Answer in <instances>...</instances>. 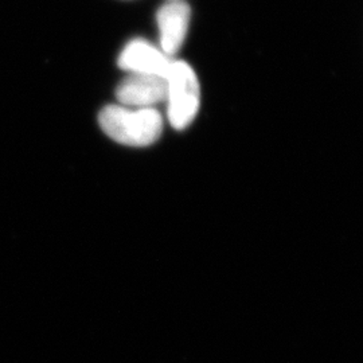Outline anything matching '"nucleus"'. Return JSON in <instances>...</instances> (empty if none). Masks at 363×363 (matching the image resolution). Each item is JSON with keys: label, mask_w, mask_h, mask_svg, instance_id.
<instances>
[{"label": "nucleus", "mask_w": 363, "mask_h": 363, "mask_svg": "<svg viewBox=\"0 0 363 363\" xmlns=\"http://www.w3.org/2000/svg\"><path fill=\"white\" fill-rule=\"evenodd\" d=\"M99 123L112 140L130 147H148L163 132V117L156 108L106 105L99 115Z\"/></svg>", "instance_id": "nucleus-1"}, {"label": "nucleus", "mask_w": 363, "mask_h": 363, "mask_svg": "<svg viewBox=\"0 0 363 363\" xmlns=\"http://www.w3.org/2000/svg\"><path fill=\"white\" fill-rule=\"evenodd\" d=\"M167 116L175 130L187 128L201 104V88L194 69L181 60H172L166 73Z\"/></svg>", "instance_id": "nucleus-2"}, {"label": "nucleus", "mask_w": 363, "mask_h": 363, "mask_svg": "<svg viewBox=\"0 0 363 363\" xmlns=\"http://www.w3.org/2000/svg\"><path fill=\"white\" fill-rule=\"evenodd\" d=\"M191 9L184 0H167L156 13L160 50L172 58L181 50L190 26Z\"/></svg>", "instance_id": "nucleus-3"}, {"label": "nucleus", "mask_w": 363, "mask_h": 363, "mask_svg": "<svg viewBox=\"0 0 363 363\" xmlns=\"http://www.w3.org/2000/svg\"><path fill=\"white\" fill-rule=\"evenodd\" d=\"M120 105L130 108H155L166 101L167 81L155 74H130L116 88Z\"/></svg>", "instance_id": "nucleus-4"}, {"label": "nucleus", "mask_w": 363, "mask_h": 363, "mask_svg": "<svg viewBox=\"0 0 363 363\" xmlns=\"http://www.w3.org/2000/svg\"><path fill=\"white\" fill-rule=\"evenodd\" d=\"M172 58L145 39H133L123 49L117 60L121 70L130 74H155L166 77Z\"/></svg>", "instance_id": "nucleus-5"}]
</instances>
